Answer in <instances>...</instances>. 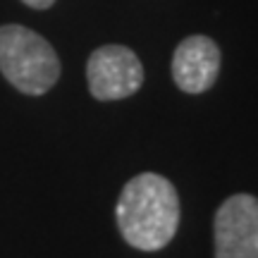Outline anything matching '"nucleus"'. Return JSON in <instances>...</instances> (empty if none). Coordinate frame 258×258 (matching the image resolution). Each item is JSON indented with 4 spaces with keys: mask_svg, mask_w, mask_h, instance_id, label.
Listing matches in <instances>:
<instances>
[{
    "mask_svg": "<svg viewBox=\"0 0 258 258\" xmlns=\"http://www.w3.org/2000/svg\"><path fill=\"white\" fill-rule=\"evenodd\" d=\"M179 194L167 177L141 172L122 186L115 218L122 239L139 251H160L179 227Z\"/></svg>",
    "mask_w": 258,
    "mask_h": 258,
    "instance_id": "f257e3e1",
    "label": "nucleus"
},
{
    "mask_svg": "<svg viewBox=\"0 0 258 258\" xmlns=\"http://www.w3.org/2000/svg\"><path fill=\"white\" fill-rule=\"evenodd\" d=\"M0 72L17 91L43 96L57 84L62 64L41 34L22 24H5L0 27Z\"/></svg>",
    "mask_w": 258,
    "mask_h": 258,
    "instance_id": "f03ea898",
    "label": "nucleus"
},
{
    "mask_svg": "<svg viewBox=\"0 0 258 258\" xmlns=\"http://www.w3.org/2000/svg\"><path fill=\"white\" fill-rule=\"evenodd\" d=\"M144 64L127 46L96 48L86 62V82L96 101H122L144 86Z\"/></svg>",
    "mask_w": 258,
    "mask_h": 258,
    "instance_id": "7ed1b4c3",
    "label": "nucleus"
},
{
    "mask_svg": "<svg viewBox=\"0 0 258 258\" xmlns=\"http://www.w3.org/2000/svg\"><path fill=\"white\" fill-rule=\"evenodd\" d=\"M215 258H258V199L234 194L215 211Z\"/></svg>",
    "mask_w": 258,
    "mask_h": 258,
    "instance_id": "20e7f679",
    "label": "nucleus"
},
{
    "mask_svg": "<svg viewBox=\"0 0 258 258\" xmlns=\"http://www.w3.org/2000/svg\"><path fill=\"white\" fill-rule=\"evenodd\" d=\"M222 64L220 46L211 36H186L172 53V79L184 93H206L218 82Z\"/></svg>",
    "mask_w": 258,
    "mask_h": 258,
    "instance_id": "39448f33",
    "label": "nucleus"
},
{
    "mask_svg": "<svg viewBox=\"0 0 258 258\" xmlns=\"http://www.w3.org/2000/svg\"><path fill=\"white\" fill-rule=\"evenodd\" d=\"M22 3L29 5V8H34V10H48V8L55 5V0H22Z\"/></svg>",
    "mask_w": 258,
    "mask_h": 258,
    "instance_id": "423d86ee",
    "label": "nucleus"
}]
</instances>
